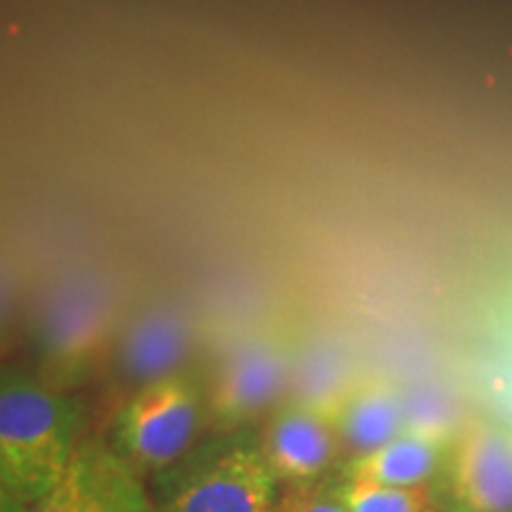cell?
<instances>
[{
  "label": "cell",
  "mask_w": 512,
  "mask_h": 512,
  "mask_svg": "<svg viewBox=\"0 0 512 512\" xmlns=\"http://www.w3.org/2000/svg\"><path fill=\"white\" fill-rule=\"evenodd\" d=\"M259 444L278 484L311 489L342 465V448L328 418L285 401L259 427Z\"/></svg>",
  "instance_id": "8"
},
{
  "label": "cell",
  "mask_w": 512,
  "mask_h": 512,
  "mask_svg": "<svg viewBox=\"0 0 512 512\" xmlns=\"http://www.w3.org/2000/svg\"><path fill=\"white\" fill-rule=\"evenodd\" d=\"M207 425V392L183 370L128 396L114 415L110 444L136 475L155 479L200 444Z\"/></svg>",
  "instance_id": "3"
},
{
  "label": "cell",
  "mask_w": 512,
  "mask_h": 512,
  "mask_svg": "<svg viewBox=\"0 0 512 512\" xmlns=\"http://www.w3.org/2000/svg\"><path fill=\"white\" fill-rule=\"evenodd\" d=\"M446 451L448 444L401 434L368 456L344 460L337 467L335 479H344V482L358 479V482L387 486H425V482L437 477Z\"/></svg>",
  "instance_id": "12"
},
{
  "label": "cell",
  "mask_w": 512,
  "mask_h": 512,
  "mask_svg": "<svg viewBox=\"0 0 512 512\" xmlns=\"http://www.w3.org/2000/svg\"><path fill=\"white\" fill-rule=\"evenodd\" d=\"M510 439H512V434H510Z\"/></svg>",
  "instance_id": "16"
},
{
  "label": "cell",
  "mask_w": 512,
  "mask_h": 512,
  "mask_svg": "<svg viewBox=\"0 0 512 512\" xmlns=\"http://www.w3.org/2000/svg\"><path fill=\"white\" fill-rule=\"evenodd\" d=\"M278 479L268 470L259 430L209 434L152 479L157 512H273Z\"/></svg>",
  "instance_id": "2"
},
{
  "label": "cell",
  "mask_w": 512,
  "mask_h": 512,
  "mask_svg": "<svg viewBox=\"0 0 512 512\" xmlns=\"http://www.w3.org/2000/svg\"><path fill=\"white\" fill-rule=\"evenodd\" d=\"M192 351L188 320L169 306L147 309L126 325L117 339L114 363L121 380L140 389L183 373Z\"/></svg>",
  "instance_id": "9"
},
{
  "label": "cell",
  "mask_w": 512,
  "mask_h": 512,
  "mask_svg": "<svg viewBox=\"0 0 512 512\" xmlns=\"http://www.w3.org/2000/svg\"><path fill=\"white\" fill-rule=\"evenodd\" d=\"M427 512H437V510H427Z\"/></svg>",
  "instance_id": "15"
},
{
  "label": "cell",
  "mask_w": 512,
  "mask_h": 512,
  "mask_svg": "<svg viewBox=\"0 0 512 512\" xmlns=\"http://www.w3.org/2000/svg\"><path fill=\"white\" fill-rule=\"evenodd\" d=\"M273 512H349L337 496L332 494L328 482L311 489H294L283 501H278Z\"/></svg>",
  "instance_id": "14"
},
{
  "label": "cell",
  "mask_w": 512,
  "mask_h": 512,
  "mask_svg": "<svg viewBox=\"0 0 512 512\" xmlns=\"http://www.w3.org/2000/svg\"><path fill=\"white\" fill-rule=\"evenodd\" d=\"M81 408L60 387L24 370L0 382L3 512H29L57 484L81 446Z\"/></svg>",
  "instance_id": "1"
},
{
  "label": "cell",
  "mask_w": 512,
  "mask_h": 512,
  "mask_svg": "<svg viewBox=\"0 0 512 512\" xmlns=\"http://www.w3.org/2000/svg\"><path fill=\"white\" fill-rule=\"evenodd\" d=\"M328 486L349 512H427L437 505L427 486H387L358 479H332Z\"/></svg>",
  "instance_id": "13"
},
{
  "label": "cell",
  "mask_w": 512,
  "mask_h": 512,
  "mask_svg": "<svg viewBox=\"0 0 512 512\" xmlns=\"http://www.w3.org/2000/svg\"><path fill=\"white\" fill-rule=\"evenodd\" d=\"M297 339L285 330H261L223 356L207 389V432L254 427L287 401Z\"/></svg>",
  "instance_id": "4"
},
{
  "label": "cell",
  "mask_w": 512,
  "mask_h": 512,
  "mask_svg": "<svg viewBox=\"0 0 512 512\" xmlns=\"http://www.w3.org/2000/svg\"><path fill=\"white\" fill-rule=\"evenodd\" d=\"M403 389L380 375L361 373L332 415L342 463L368 456L403 434Z\"/></svg>",
  "instance_id": "10"
},
{
  "label": "cell",
  "mask_w": 512,
  "mask_h": 512,
  "mask_svg": "<svg viewBox=\"0 0 512 512\" xmlns=\"http://www.w3.org/2000/svg\"><path fill=\"white\" fill-rule=\"evenodd\" d=\"M446 512H512V439L472 422L453 437L432 486Z\"/></svg>",
  "instance_id": "5"
},
{
  "label": "cell",
  "mask_w": 512,
  "mask_h": 512,
  "mask_svg": "<svg viewBox=\"0 0 512 512\" xmlns=\"http://www.w3.org/2000/svg\"><path fill=\"white\" fill-rule=\"evenodd\" d=\"M112 332V304L98 285L67 283L57 290L38 320L36 349L46 382L62 384L81 380L105 349Z\"/></svg>",
  "instance_id": "6"
},
{
  "label": "cell",
  "mask_w": 512,
  "mask_h": 512,
  "mask_svg": "<svg viewBox=\"0 0 512 512\" xmlns=\"http://www.w3.org/2000/svg\"><path fill=\"white\" fill-rule=\"evenodd\" d=\"M29 512H157L143 477L112 444L81 441L62 482Z\"/></svg>",
  "instance_id": "7"
},
{
  "label": "cell",
  "mask_w": 512,
  "mask_h": 512,
  "mask_svg": "<svg viewBox=\"0 0 512 512\" xmlns=\"http://www.w3.org/2000/svg\"><path fill=\"white\" fill-rule=\"evenodd\" d=\"M351 356L330 337H311L297 342L292 382L287 401L316 411L332 422V415L356 382Z\"/></svg>",
  "instance_id": "11"
}]
</instances>
